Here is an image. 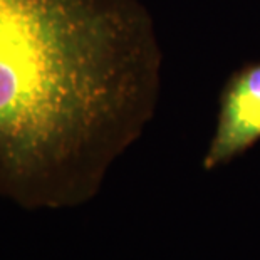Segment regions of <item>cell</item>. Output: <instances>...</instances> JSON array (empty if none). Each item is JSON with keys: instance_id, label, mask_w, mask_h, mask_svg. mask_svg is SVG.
I'll return each instance as SVG.
<instances>
[{"instance_id": "cell-2", "label": "cell", "mask_w": 260, "mask_h": 260, "mask_svg": "<svg viewBox=\"0 0 260 260\" xmlns=\"http://www.w3.org/2000/svg\"><path fill=\"white\" fill-rule=\"evenodd\" d=\"M260 141V60L234 71L218 98V114L202 167L217 170Z\"/></svg>"}, {"instance_id": "cell-1", "label": "cell", "mask_w": 260, "mask_h": 260, "mask_svg": "<svg viewBox=\"0 0 260 260\" xmlns=\"http://www.w3.org/2000/svg\"><path fill=\"white\" fill-rule=\"evenodd\" d=\"M161 71L143 0H0V197L92 200L156 114Z\"/></svg>"}]
</instances>
